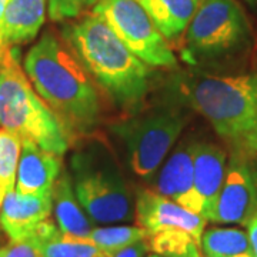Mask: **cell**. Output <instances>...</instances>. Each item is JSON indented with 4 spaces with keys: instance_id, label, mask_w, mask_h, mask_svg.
I'll return each instance as SVG.
<instances>
[{
    "instance_id": "cell-26",
    "label": "cell",
    "mask_w": 257,
    "mask_h": 257,
    "mask_svg": "<svg viewBox=\"0 0 257 257\" xmlns=\"http://www.w3.org/2000/svg\"><path fill=\"white\" fill-rule=\"evenodd\" d=\"M9 0H0V62L3 59V55L6 53L2 47V25H3V16H5V10L8 8Z\"/></svg>"
},
{
    "instance_id": "cell-23",
    "label": "cell",
    "mask_w": 257,
    "mask_h": 257,
    "mask_svg": "<svg viewBox=\"0 0 257 257\" xmlns=\"http://www.w3.org/2000/svg\"><path fill=\"white\" fill-rule=\"evenodd\" d=\"M96 3L97 0H47V12L53 22H64L82 16Z\"/></svg>"
},
{
    "instance_id": "cell-25",
    "label": "cell",
    "mask_w": 257,
    "mask_h": 257,
    "mask_svg": "<svg viewBox=\"0 0 257 257\" xmlns=\"http://www.w3.org/2000/svg\"><path fill=\"white\" fill-rule=\"evenodd\" d=\"M247 236L253 250V257H257V214L247 223Z\"/></svg>"
},
{
    "instance_id": "cell-17",
    "label": "cell",
    "mask_w": 257,
    "mask_h": 257,
    "mask_svg": "<svg viewBox=\"0 0 257 257\" xmlns=\"http://www.w3.org/2000/svg\"><path fill=\"white\" fill-rule=\"evenodd\" d=\"M167 42L184 36L202 0H139Z\"/></svg>"
},
{
    "instance_id": "cell-8",
    "label": "cell",
    "mask_w": 257,
    "mask_h": 257,
    "mask_svg": "<svg viewBox=\"0 0 257 257\" xmlns=\"http://www.w3.org/2000/svg\"><path fill=\"white\" fill-rule=\"evenodd\" d=\"M120 40L152 67L177 69V57L139 0H97L93 12Z\"/></svg>"
},
{
    "instance_id": "cell-24",
    "label": "cell",
    "mask_w": 257,
    "mask_h": 257,
    "mask_svg": "<svg viewBox=\"0 0 257 257\" xmlns=\"http://www.w3.org/2000/svg\"><path fill=\"white\" fill-rule=\"evenodd\" d=\"M0 257H43V254L40 241L33 236L19 241H10L8 246L0 247Z\"/></svg>"
},
{
    "instance_id": "cell-28",
    "label": "cell",
    "mask_w": 257,
    "mask_h": 257,
    "mask_svg": "<svg viewBox=\"0 0 257 257\" xmlns=\"http://www.w3.org/2000/svg\"><path fill=\"white\" fill-rule=\"evenodd\" d=\"M149 257H165V256H160V254H152V256Z\"/></svg>"
},
{
    "instance_id": "cell-27",
    "label": "cell",
    "mask_w": 257,
    "mask_h": 257,
    "mask_svg": "<svg viewBox=\"0 0 257 257\" xmlns=\"http://www.w3.org/2000/svg\"><path fill=\"white\" fill-rule=\"evenodd\" d=\"M244 2H247L248 5H251V6H257V0H244Z\"/></svg>"
},
{
    "instance_id": "cell-6",
    "label": "cell",
    "mask_w": 257,
    "mask_h": 257,
    "mask_svg": "<svg viewBox=\"0 0 257 257\" xmlns=\"http://www.w3.org/2000/svg\"><path fill=\"white\" fill-rule=\"evenodd\" d=\"M250 25L236 0H202L184 33L182 60L190 66L220 59L247 43Z\"/></svg>"
},
{
    "instance_id": "cell-20",
    "label": "cell",
    "mask_w": 257,
    "mask_h": 257,
    "mask_svg": "<svg viewBox=\"0 0 257 257\" xmlns=\"http://www.w3.org/2000/svg\"><path fill=\"white\" fill-rule=\"evenodd\" d=\"M22 139L6 128H0V210L5 197L16 186Z\"/></svg>"
},
{
    "instance_id": "cell-13",
    "label": "cell",
    "mask_w": 257,
    "mask_h": 257,
    "mask_svg": "<svg viewBox=\"0 0 257 257\" xmlns=\"http://www.w3.org/2000/svg\"><path fill=\"white\" fill-rule=\"evenodd\" d=\"M62 156L47 152L32 140H22L16 190L23 194H49L62 173Z\"/></svg>"
},
{
    "instance_id": "cell-3",
    "label": "cell",
    "mask_w": 257,
    "mask_h": 257,
    "mask_svg": "<svg viewBox=\"0 0 257 257\" xmlns=\"http://www.w3.org/2000/svg\"><path fill=\"white\" fill-rule=\"evenodd\" d=\"M180 96L200 113L233 156H257V72L193 76L177 83Z\"/></svg>"
},
{
    "instance_id": "cell-10",
    "label": "cell",
    "mask_w": 257,
    "mask_h": 257,
    "mask_svg": "<svg viewBox=\"0 0 257 257\" xmlns=\"http://www.w3.org/2000/svg\"><path fill=\"white\" fill-rule=\"evenodd\" d=\"M136 217L149 234L163 230H183L202 243L207 220L173 200L152 190H142L136 200Z\"/></svg>"
},
{
    "instance_id": "cell-7",
    "label": "cell",
    "mask_w": 257,
    "mask_h": 257,
    "mask_svg": "<svg viewBox=\"0 0 257 257\" xmlns=\"http://www.w3.org/2000/svg\"><path fill=\"white\" fill-rule=\"evenodd\" d=\"M186 121L182 110L163 107L119 121L111 132L126 145L132 170L150 180L182 135Z\"/></svg>"
},
{
    "instance_id": "cell-12",
    "label": "cell",
    "mask_w": 257,
    "mask_h": 257,
    "mask_svg": "<svg viewBox=\"0 0 257 257\" xmlns=\"http://www.w3.org/2000/svg\"><path fill=\"white\" fill-rule=\"evenodd\" d=\"M193 160L194 143H184L177 147L159 172L156 193L203 216L202 203L193 189Z\"/></svg>"
},
{
    "instance_id": "cell-2",
    "label": "cell",
    "mask_w": 257,
    "mask_h": 257,
    "mask_svg": "<svg viewBox=\"0 0 257 257\" xmlns=\"http://www.w3.org/2000/svg\"><path fill=\"white\" fill-rule=\"evenodd\" d=\"M62 37L116 104L135 109L143 101L149 90L150 66L142 62L103 19L94 13L84 15L63 26Z\"/></svg>"
},
{
    "instance_id": "cell-21",
    "label": "cell",
    "mask_w": 257,
    "mask_h": 257,
    "mask_svg": "<svg viewBox=\"0 0 257 257\" xmlns=\"http://www.w3.org/2000/svg\"><path fill=\"white\" fill-rule=\"evenodd\" d=\"M43 257H111L113 254L99 248L90 240L76 239L60 230L40 243Z\"/></svg>"
},
{
    "instance_id": "cell-22",
    "label": "cell",
    "mask_w": 257,
    "mask_h": 257,
    "mask_svg": "<svg viewBox=\"0 0 257 257\" xmlns=\"http://www.w3.org/2000/svg\"><path fill=\"white\" fill-rule=\"evenodd\" d=\"M147 239L149 231L140 226H111L93 229L87 240H90L101 250L113 254Z\"/></svg>"
},
{
    "instance_id": "cell-14",
    "label": "cell",
    "mask_w": 257,
    "mask_h": 257,
    "mask_svg": "<svg viewBox=\"0 0 257 257\" xmlns=\"http://www.w3.org/2000/svg\"><path fill=\"white\" fill-rule=\"evenodd\" d=\"M193 189L202 203L203 217L209 221L227 172L226 153L210 143H194Z\"/></svg>"
},
{
    "instance_id": "cell-11",
    "label": "cell",
    "mask_w": 257,
    "mask_h": 257,
    "mask_svg": "<svg viewBox=\"0 0 257 257\" xmlns=\"http://www.w3.org/2000/svg\"><path fill=\"white\" fill-rule=\"evenodd\" d=\"M53 209L52 193L23 194L16 189L5 197L0 210V226L10 241L32 237L39 226L50 219Z\"/></svg>"
},
{
    "instance_id": "cell-19",
    "label": "cell",
    "mask_w": 257,
    "mask_h": 257,
    "mask_svg": "<svg viewBox=\"0 0 257 257\" xmlns=\"http://www.w3.org/2000/svg\"><path fill=\"white\" fill-rule=\"evenodd\" d=\"M149 248L165 257H204L200 241L183 230H163L149 234Z\"/></svg>"
},
{
    "instance_id": "cell-4",
    "label": "cell",
    "mask_w": 257,
    "mask_h": 257,
    "mask_svg": "<svg viewBox=\"0 0 257 257\" xmlns=\"http://www.w3.org/2000/svg\"><path fill=\"white\" fill-rule=\"evenodd\" d=\"M0 126L59 156L72 142L22 69L16 47L8 49L0 62Z\"/></svg>"
},
{
    "instance_id": "cell-18",
    "label": "cell",
    "mask_w": 257,
    "mask_h": 257,
    "mask_svg": "<svg viewBox=\"0 0 257 257\" xmlns=\"http://www.w3.org/2000/svg\"><path fill=\"white\" fill-rule=\"evenodd\" d=\"M200 246L206 257H253L247 233L234 227L204 230Z\"/></svg>"
},
{
    "instance_id": "cell-9",
    "label": "cell",
    "mask_w": 257,
    "mask_h": 257,
    "mask_svg": "<svg viewBox=\"0 0 257 257\" xmlns=\"http://www.w3.org/2000/svg\"><path fill=\"white\" fill-rule=\"evenodd\" d=\"M256 214L257 166L251 159L231 155L224 183L209 221L247 226Z\"/></svg>"
},
{
    "instance_id": "cell-5",
    "label": "cell",
    "mask_w": 257,
    "mask_h": 257,
    "mask_svg": "<svg viewBox=\"0 0 257 257\" xmlns=\"http://www.w3.org/2000/svg\"><path fill=\"white\" fill-rule=\"evenodd\" d=\"M70 169L76 196L93 221L109 224L133 219L127 186L107 149L93 143L74 152Z\"/></svg>"
},
{
    "instance_id": "cell-1",
    "label": "cell",
    "mask_w": 257,
    "mask_h": 257,
    "mask_svg": "<svg viewBox=\"0 0 257 257\" xmlns=\"http://www.w3.org/2000/svg\"><path fill=\"white\" fill-rule=\"evenodd\" d=\"M25 73L69 136L90 135L101 114L96 83L70 46L46 32L28 52Z\"/></svg>"
},
{
    "instance_id": "cell-15",
    "label": "cell",
    "mask_w": 257,
    "mask_h": 257,
    "mask_svg": "<svg viewBox=\"0 0 257 257\" xmlns=\"http://www.w3.org/2000/svg\"><path fill=\"white\" fill-rule=\"evenodd\" d=\"M47 0H9L2 25V47L25 45L36 39L46 20Z\"/></svg>"
},
{
    "instance_id": "cell-16",
    "label": "cell",
    "mask_w": 257,
    "mask_h": 257,
    "mask_svg": "<svg viewBox=\"0 0 257 257\" xmlns=\"http://www.w3.org/2000/svg\"><path fill=\"white\" fill-rule=\"evenodd\" d=\"M52 199L59 230L70 237L89 239L93 230L92 221L87 219L86 211L76 196L72 175L67 170H62L57 177Z\"/></svg>"
}]
</instances>
